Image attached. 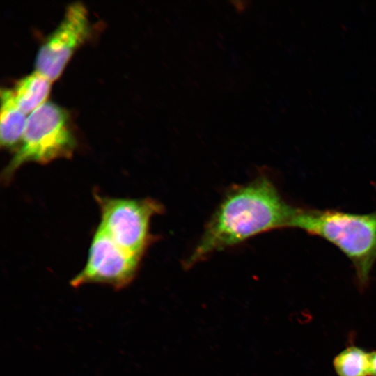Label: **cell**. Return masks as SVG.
<instances>
[{
    "mask_svg": "<svg viewBox=\"0 0 376 376\" xmlns=\"http://www.w3.org/2000/svg\"><path fill=\"white\" fill-rule=\"evenodd\" d=\"M299 208L288 203L265 175L233 187L207 223L185 267L259 233L294 228Z\"/></svg>",
    "mask_w": 376,
    "mask_h": 376,
    "instance_id": "1",
    "label": "cell"
},
{
    "mask_svg": "<svg viewBox=\"0 0 376 376\" xmlns=\"http://www.w3.org/2000/svg\"><path fill=\"white\" fill-rule=\"evenodd\" d=\"M294 228L336 246L352 262L359 288L368 287L376 262V210L356 214L299 207Z\"/></svg>",
    "mask_w": 376,
    "mask_h": 376,
    "instance_id": "2",
    "label": "cell"
},
{
    "mask_svg": "<svg viewBox=\"0 0 376 376\" xmlns=\"http://www.w3.org/2000/svg\"><path fill=\"white\" fill-rule=\"evenodd\" d=\"M77 141L67 112L47 101L26 120L20 143L1 173V181L9 183L15 172L29 162L45 164L72 156Z\"/></svg>",
    "mask_w": 376,
    "mask_h": 376,
    "instance_id": "3",
    "label": "cell"
},
{
    "mask_svg": "<svg viewBox=\"0 0 376 376\" xmlns=\"http://www.w3.org/2000/svg\"><path fill=\"white\" fill-rule=\"evenodd\" d=\"M94 197L100 211L99 226L118 246L141 258L152 240L150 219L162 212V204L150 198H113L96 191Z\"/></svg>",
    "mask_w": 376,
    "mask_h": 376,
    "instance_id": "4",
    "label": "cell"
},
{
    "mask_svg": "<svg viewBox=\"0 0 376 376\" xmlns=\"http://www.w3.org/2000/svg\"><path fill=\"white\" fill-rule=\"evenodd\" d=\"M141 260L118 246L98 225L91 240L86 263L70 284L73 288L101 284L121 290L136 277Z\"/></svg>",
    "mask_w": 376,
    "mask_h": 376,
    "instance_id": "5",
    "label": "cell"
},
{
    "mask_svg": "<svg viewBox=\"0 0 376 376\" xmlns=\"http://www.w3.org/2000/svg\"><path fill=\"white\" fill-rule=\"evenodd\" d=\"M90 31L85 6L79 1L68 5L59 24L39 48L36 70L52 81L56 80L75 50L88 39Z\"/></svg>",
    "mask_w": 376,
    "mask_h": 376,
    "instance_id": "6",
    "label": "cell"
},
{
    "mask_svg": "<svg viewBox=\"0 0 376 376\" xmlns=\"http://www.w3.org/2000/svg\"><path fill=\"white\" fill-rule=\"evenodd\" d=\"M0 143L6 149L17 148L27 118L17 105L13 91L1 90Z\"/></svg>",
    "mask_w": 376,
    "mask_h": 376,
    "instance_id": "7",
    "label": "cell"
},
{
    "mask_svg": "<svg viewBox=\"0 0 376 376\" xmlns=\"http://www.w3.org/2000/svg\"><path fill=\"white\" fill-rule=\"evenodd\" d=\"M52 81L35 70L20 79L13 91L19 109L29 115L44 104L49 95Z\"/></svg>",
    "mask_w": 376,
    "mask_h": 376,
    "instance_id": "8",
    "label": "cell"
},
{
    "mask_svg": "<svg viewBox=\"0 0 376 376\" xmlns=\"http://www.w3.org/2000/svg\"><path fill=\"white\" fill-rule=\"evenodd\" d=\"M332 365L337 376H370L371 352L350 344L335 355Z\"/></svg>",
    "mask_w": 376,
    "mask_h": 376,
    "instance_id": "9",
    "label": "cell"
},
{
    "mask_svg": "<svg viewBox=\"0 0 376 376\" xmlns=\"http://www.w3.org/2000/svg\"><path fill=\"white\" fill-rule=\"evenodd\" d=\"M370 376H376V350L371 352Z\"/></svg>",
    "mask_w": 376,
    "mask_h": 376,
    "instance_id": "10",
    "label": "cell"
}]
</instances>
